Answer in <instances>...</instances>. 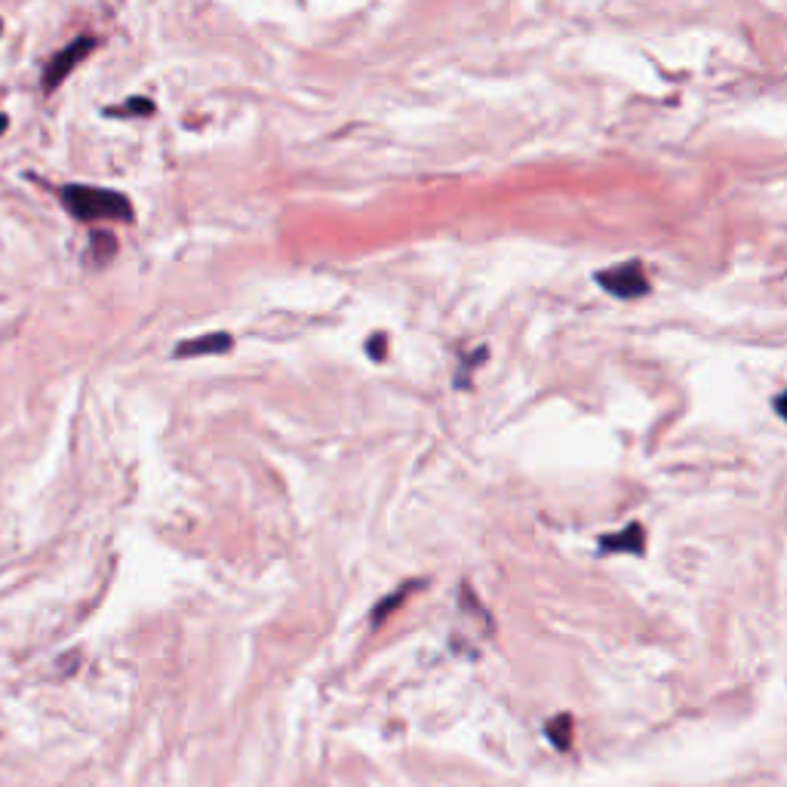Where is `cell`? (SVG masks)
Returning <instances> with one entry per match:
<instances>
[{
  "label": "cell",
  "mask_w": 787,
  "mask_h": 787,
  "mask_svg": "<svg viewBox=\"0 0 787 787\" xmlns=\"http://www.w3.org/2000/svg\"><path fill=\"white\" fill-rule=\"evenodd\" d=\"M407 594H410V588H400V590H397V594H393V597H388L385 603H378L376 612H373V624H381V622H385V619L391 615L393 609L400 607V600H403Z\"/></svg>",
  "instance_id": "ba28073f"
},
{
  "label": "cell",
  "mask_w": 787,
  "mask_h": 787,
  "mask_svg": "<svg viewBox=\"0 0 787 787\" xmlns=\"http://www.w3.org/2000/svg\"><path fill=\"white\" fill-rule=\"evenodd\" d=\"M775 410H778L782 419H787V391H782L778 397H775Z\"/></svg>",
  "instance_id": "8fae6325"
},
{
  "label": "cell",
  "mask_w": 787,
  "mask_h": 787,
  "mask_svg": "<svg viewBox=\"0 0 787 787\" xmlns=\"http://www.w3.org/2000/svg\"><path fill=\"white\" fill-rule=\"evenodd\" d=\"M3 127H7V117L0 115V132H3Z\"/></svg>",
  "instance_id": "7c38bea8"
},
{
  "label": "cell",
  "mask_w": 787,
  "mask_h": 787,
  "mask_svg": "<svg viewBox=\"0 0 787 787\" xmlns=\"http://www.w3.org/2000/svg\"><path fill=\"white\" fill-rule=\"evenodd\" d=\"M369 357H385V336H373L369 339Z\"/></svg>",
  "instance_id": "30bf717a"
},
{
  "label": "cell",
  "mask_w": 787,
  "mask_h": 787,
  "mask_svg": "<svg viewBox=\"0 0 787 787\" xmlns=\"http://www.w3.org/2000/svg\"><path fill=\"white\" fill-rule=\"evenodd\" d=\"M90 262L93 265H108L111 262V256L117 252V240L115 234H108V231H93V237H90Z\"/></svg>",
  "instance_id": "8992f818"
},
{
  "label": "cell",
  "mask_w": 787,
  "mask_h": 787,
  "mask_svg": "<svg viewBox=\"0 0 787 787\" xmlns=\"http://www.w3.org/2000/svg\"><path fill=\"white\" fill-rule=\"evenodd\" d=\"M96 47V40L93 37H78L74 44H68L59 56H52V62L47 66V74H44V86L47 90H56L59 83L66 81L68 74H71V68L78 66L81 59L90 56V49Z\"/></svg>",
  "instance_id": "3957f363"
},
{
  "label": "cell",
  "mask_w": 787,
  "mask_h": 787,
  "mask_svg": "<svg viewBox=\"0 0 787 787\" xmlns=\"http://www.w3.org/2000/svg\"><path fill=\"white\" fill-rule=\"evenodd\" d=\"M154 111V102H148V98H130L124 108H117L115 115H151Z\"/></svg>",
  "instance_id": "9c48e42d"
},
{
  "label": "cell",
  "mask_w": 787,
  "mask_h": 787,
  "mask_svg": "<svg viewBox=\"0 0 787 787\" xmlns=\"http://www.w3.org/2000/svg\"><path fill=\"white\" fill-rule=\"evenodd\" d=\"M234 348V339L228 332H213V336H200L191 342H179L176 357H197V354H225Z\"/></svg>",
  "instance_id": "277c9868"
},
{
  "label": "cell",
  "mask_w": 787,
  "mask_h": 787,
  "mask_svg": "<svg viewBox=\"0 0 787 787\" xmlns=\"http://www.w3.org/2000/svg\"><path fill=\"white\" fill-rule=\"evenodd\" d=\"M62 203L68 213L78 215L83 222L96 219H111V222H132V203L120 191L108 188H93V185H68L62 188Z\"/></svg>",
  "instance_id": "6da1fadb"
},
{
  "label": "cell",
  "mask_w": 787,
  "mask_h": 787,
  "mask_svg": "<svg viewBox=\"0 0 787 787\" xmlns=\"http://www.w3.org/2000/svg\"><path fill=\"white\" fill-rule=\"evenodd\" d=\"M548 738L554 741L557 751H569L573 748V717L569 714L554 717V720L548 723Z\"/></svg>",
  "instance_id": "52a82bcc"
},
{
  "label": "cell",
  "mask_w": 787,
  "mask_h": 787,
  "mask_svg": "<svg viewBox=\"0 0 787 787\" xmlns=\"http://www.w3.org/2000/svg\"><path fill=\"white\" fill-rule=\"evenodd\" d=\"M597 283L615 298H639L649 293V280H646V268L639 262H624L615 268H607L597 274Z\"/></svg>",
  "instance_id": "7a4b0ae2"
},
{
  "label": "cell",
  "mask_w": 787,
  "mask_h": 787,
  "mask_svg": "<svg viewBox=\"0 0 787 787\" xmlns=\"http://www.w3.org/2000/svg\"><path fill=\"white\" fill-rule=\"evenodd\" d=\"M643 539H646L643 526L627 524L624 526V532L603 536V539H600V548H603V551H631V554H639V551H643Z\"/></svg>",
  "instance_id": "5b68a950"
}]
</instances>
